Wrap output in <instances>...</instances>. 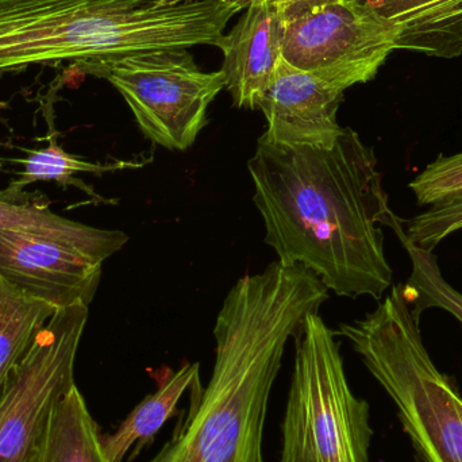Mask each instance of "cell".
<instances>
[{
    "instance_id": "obj_10",
    "label": "cell",
    "mask_w": 462,
    "mask_h": 462,
    "mask_svg": "<svg viewBox=\"0 0 462 462\" xmlns=\"http://www.w3.org/2000/svg\"><path fill=\"white\" fill-rule=\"evenodd\" d=\"M344 91L288 64L277 61L260 110L268 122L263 134L285 146L330 148L344 127L337 121Z\"/></svg>"
},
{
    "instance_id": "obj_5",
    "label": "cell",
    "mask_w": 462,
    "mask_h": 462,
    "mask_svg": "<svg viewBox=\"0 0 462 462\" xmlns=\"http://www.w3.org/2000/svg\"><path fill=\"white\" fill-rule=\"evenodd\" d=\"M336 337L318 311L295 337L279 462H369V404L347 383Z\"/></svg>"
},
{
    "instance_id": "obj_3",
    "label": "cell",
    "mask_w": 462,
    "mask_h": 462,
    "mask_svg": "<svg viewBox=\"0 0 462 462\" xmlns=\"http://www.w3.org/2000/svg\"><path fill=\"white\" fill-rule=\"evenodd\" d=\"M236 0H0V76L75 61L86 69L148 51L218 48Z\"/></svg>"
},
{
    "instance_id": "obj_4",
    "label": "cell",
    "mask_w": 462,
    "mask_h": 462,
    "mask_svg": "<svg viewBox=\"0 0 462 462\" xmlns=\"http://www.w3.org/2000/svg\"><path fill=\"white\" fill-rule=\"evenodd\" d=\"M337 334L349 339L393 399L420 460L462 462V396L429 356L403 285H393L374 312L342 323Z\"/></svg>"
},
{
    "instance_id": "obj_1",
    "label": "cell",
    "mask_w": 462,
    "mask_h": 462,
    "mask_svg": "<svg viewBox=\"0 0 462 462\" xmlns=\"http://www.w3.org/2000/svg\"><path fill=\"white\" fill-rule=\"evenodd\" d=\"M247 170L277 261L304 266L338 296L383 298L393 269L382 226L395 213L374 148L355 130L344 127L323 149L285 146L263 134Z\"/></svg>"
},
{
    "instance_id": "obj_18",
    "label": "cell",
    "mask_w": 462,
    "mask_h": 462,
    "mask_svg": "<svg viewBox=\"0 0 462 462\" xmlns=\"http://www.w3.org/2000/svg\"><path fill=\"white\" fill-rule=\"evenodd\" d=\"M24 165V170L19 173V180L14 181L11 189L19 191L23 187L35 181H57L60 186H79L81 189H86L88 194V187L81 181H76L73 176L78 173H100L114 171L116 168L127 167L126 162H116L113 165L94 164V162H86L79 159L73 154L67 153L64 149L60 148L56 140H51L48 148L40 149V151H32L27 154L26 159L21 160Z\"/></svg>"
},
{
    "instance_id": "obj_13",
    "label": "cell",
    "mask_w": 462,
    "mask_h": 462,
    "mask_svg": "<svg viewBox=\"0 0 462 462\" xmlns=\"http://www.w3.org/2000/svg\"><path fill=\"white\" fill-rule=\"evenodd\" d=\"M0 231H19L68 245L105 263L129 236L119 230L97 229L54 214L48 206L0 200Z\"/></svg>"
},
{
    "instance_id": "obj_17",
    "label": "cell",
    "mask_w": 462,
    "mask_h": 462,
    "mask_svg": "<svg viewBox=\"0 0 462 462\" xmlns=\"http://www.w3.org/2000/svg\"><path fill=\"white\" fill-rule=\"evenodd\" d=\"M391 227L409 253L411 274L403 287L404 298L411 307L412 315H420L429 309H441L452 314L462 325V293L445 280L433 252L415 246L404 233L403 221L398 216L391 219Z\"/></svg>"
},
{
    "instance_id": "obj_20",
    "label": "cell",
    "mask_w": 462,
    "mask_h": 462,
    "mask_svg": "<svg viewBox=\"0 0 462 462\" xmlns=\"http://www.w3.org/2000/svg\"><path fill=\"white\" fill-rule=\"evenodd\" d=\"M403 227L412 245L433 252L439 242L462 229V200L441 208H431L403 222Z\"/></svg>"
},
{
    "instance_id": "obj_12",
    "label": "cell",
    "mask_w": 462,
    "mask_h": 462,
    "mask_svg": "<svg viewBox=\"0 0 462 462\" xmlns=\"http://www.w3.org/2000/svg\"><path fill=\"white\" fill-rule=\"evenodd\" d=\"M382 16L398 51L439 59L462 54V0H358Z\"/></svg>"
},
{
    "instance_id": "obj_6",
    "label": "cell",
    "mask_w": 462,
    "mask_h": 462,
    "mask_svg": "<svg viewBox=\"0 0 462 462\" xmlns=\"http://www.w3.org/2000/svg\"><path fill=\"white\" fill-rule=\"evenodd\" d=\"M276 5L282 59L341 91L374 80L398 51L393 27L358 0Z\"/></svg>"
},
{
    "instance_id": "obj_14",
    "label": "cell",
    "mask_w": 462,
    "mask_h": 462,
    "mask_svg": "<svg viewBox=\"0 0 462 462\" xmlns=\"http://www.w3.org/2000/svg\"><path fill=\"white\" fill-rule=\"evenodd\" d=\"M199 382V364H184L178 372L168 374L160 383L159 390L146 396L116 433L102 436L103 449L110 462H124L127 453L137 445L138 450L153 439L170 418L176 414V407L189 387Z\"/></svg>"
},
{
    "instance_id": "obj_7",
    "label": "cell",
    "mask_w": 462,
    "mask_h": 462,
    "mask_svg": "<svg viewBox=\"0 0 462 462\" xmlns=\"http://www.w3.org/2000/svg\"><path fill=\"white\" fill-rule=\"evenodd\" d=\"M126 100L146 138L187 151L208 125V110L225 88L222 69L205 72L189 49L148 51L88 68Z\"/></svg>"
},
{
    "instance_id": "obj_19",
    "label": "cell",
    "mask_w": 462,
    "mask_h": 462,
    "mask_svg": "<svg viewBox=\"0 0 462 462\" xmlns=\"http://www.w3.org/2000/svg\"><path fill=\"white\" fill-rule=\"evenodd\" d=\"M418 205L441 208L462 200V152L429 164L409 184Z\"/></svg>"
},
{
    "instance_id": "obj_11",
    "label": "cell",
    "mask_w": 462,
    "mask_h": 462,
    "mask_svg": "<svg viewBox=\"0 0 462 462\" xmlns=\"http://www.w3.org/2000/svg\"><path fill=\"white\" fill-rule=\"evenodd\" d=\"M218 48L224 51L225 88L233 97L234 106L260 110L282 56L276 2L250 0Z\"/></svg>"
},
{
    "instance_id": "obj_16",
    "label": "cell",
    "mask_w": 462,
    "mask_h": 462,
    "mask_svg": "<svg viewBox=\"0 0 462 462\" xmlns=\"http://www.w3.org/2000/svg\"><path fill=\"white\" fill-rule=\"evenodd\" d=\"M54 312L0 277V390Z\"/></svg>"
},
{
    "instance_id": "obj_9",
    "label": "cell",
    "mask_w": 462,
    "mask_h": 462,
    "mask_svg": "<svg viewBox=\"0 0 462 462\" xmlns=\"http://www.w3.org/2000/svg\"><path fill=\"white\" fill-rule=\"evenodd\" d=\"M102 261L43 236L0 231V277L27 296L54 309L89 306Z\"/></svg>"
},
{
    "instance_id": "obj_2",
    "label": "cell",
    "mask_w": 462,
    "mask_h": 462,
    "mask_svg": "<svg viewBox=\"0 0 462 462\" xmlns=\"http://www.w3.org/2000/svg\"><path fill=\"white\" fill-rule=\"evenodd\" d=\"M328 299V288L301 265L274 261L239 279L217 318L210 383L149 462H265L266 411L285 345Z\"/></svg>"
},
{
    "instance_id": "obj_8",
    "label": "cell",
    "mask_w": 462,
    "mask_h": 462,
    "mask_svg": "<svg viewBox=\"0 0 462 462\" xmlns=\"http://www.w3.org/2000/svg\"><path fill=\"white\" fill-rule=\"evenodd\" d=\"M88 306L56 310L0 390V462H34L49 418L75 385Z\"/></svg>"
},
{
    "instance_id": "obj_15",
    "label": "cell",
    "mask_w": 462,
    "mask_h": 462,
    "mask_svg": "<svg viewBox=\"0 0 462 462\" xmlns=\"http://www.w3.org/2000/svg\"><path fill=\"white\" fill-rule=\"evenodd\" d=\"M34 462H110L99 426L78 385L54 407Z\"/></svg>"
}]
</instances>
